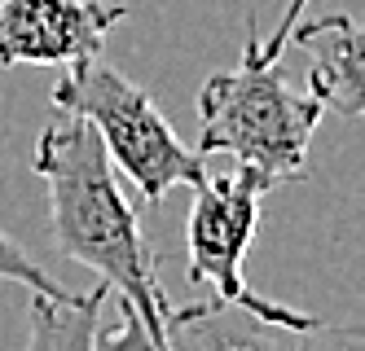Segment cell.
Masks as SVG:
<instances>
[{
    "label": "cell",
    "mask_w": 365,
    "mask_h": 351,
    "mask_svg": "<svg viewBox=\"0 0 365 351\" xmlns=\"http://www.w3.org/2000/svg\"><path fill=\"white\" fill-rule=\"evenodd\" d=\"M31 167L48 189V229L58 251L119 290L123 303L137 308V316L150 325V334L172 347V303L159 281V255L141 233V211L123 198L119 172L97 127L58 110V119L40 132Z\"/></svg>",
    "instance_id": "6da1fadb"
},
{
    "label": "cell",
    "mask_w": 365,
    "mask_h": 351,
    "mask_svg": "<svg viewBox=\"0 0 365 351\" xmlns=\"http://www.w3.org/2000/svg\"><path fill=\"white\" fill-rule=\"evenodd\" d=\"M198 154H229L238 167L264 172L273 184L308 176V145L326 105L286 84L277 62L259 58V26H247L242 62L212 70L198 88Z\"/></svg>",
    "instance_id": "7a4b0ae2"
},
{
    "label": "cell",
    "mask_w": 365,
    "mask_h": 351,
    "mask_svg": "<svg viewBox=\"0 0 365 351\" xmlns=\"http://www.w3.org/2000/svg\"><path fill=\"white\" fill-rule=\"evenodd\" d=\"M53 110L88 119L97 127L110 163L133 180L141 206H159L168 189L176 184L194 189L207 176L202 154L172 132L154 97L137 88L128 75L101 66L97 58L71 62V70L53 84Z\"/></svg>",
    "instance_id": "3957f363"
},
{
    "label": "cell",
    "mask_w": 365,
    "mask_h": 351,
    "mask_svg": "<svg viewBox=\"0 0 365 351\" xmlns=\"http://www.w3.org/2000/svg\"><path fill=\"white\" fill-rule=\"evenodd\" d=\"M273 189V180L255 167H233L225 176H202L194 184V211L185 224V246H190V281L212 285V312L238 308L251 320L282 330H317L326 325V316L312 312H291L282 303H269L247 285L242 259L255 241L259 229V202Z\"/></svg>",
    "instance_id": "277c9868"
},
{
    "label": "cell",
    "mask_w": 365,
    "mask_h": 351,
    "mask_svg": "<svg viewBox=\"0 0 365 351\" xmlns=\"http://www.w3.org/2000/svg\"><path fill=\"white\" fill-rule=\"evenodd\" d=\"M128 18L119 0H0V66H71Z\"/></svg>",
    "instance_id": "5b68a950"
},
{
    "label": "cell",
    "mask_w": 365,
    "mask_h": 351,
    "mask_svg": "<svg viewBox=\"0 0 365 351\" xmlns=\"http://www.w3.org/2000/svg\"><path fill=\"white\" fill-rule=\"evenodd\" d=\"M299 44L308 66V93L317 97L330 115L356 119L365 110V66H361V31L348 14H326L312 22H295L286 48Z\"/></svg>",
    "instance_id": "8992f818"
},
{
    "label": "cell",
    "mask_w": 365,
    "mask_h": 351,
    "mask_svg": "<svg viewBox=\"0 0 365 351\" xmlns=\"http://www.w3.org/2000/svg\"><path fill=\"white\" fill-rule=\"evenodd\" d=\"M172 334H194L198 351H365L361 325H330V320L317 330H282L264 320H255V330H225L216 325V316H202Z\"/></svg>",
    "instance_id": "52a82bcc"
},
{
    "label": "cell",
    "mask_w": 365,
    "mask_h": 351,
    "mask_svg": "<svg viewBox=\"0 0 365 351\" xmlns=\"http://www.w3.org/2000/svg\"><path fill=\"white\" fill-rule=\"evenodd\" d=\"M110 285L97 281L88 294L75 299H48V294H31L27 308V342L22 351H93L97 334V316L106 308Z\"/></svg>",
    "instance_id": "ba28073f"
},
{
    "label": "cell",
    "mask_w": 365,
    "mask_h": 351,
    "mask_svg": "<svg viewBox=\"0 0 365 351\" xmlns=\"http://www.w3.org/2000/svg\"><path fill=\"white\" fill-rule=\"evenodd\" d=\"M0 281H18V285H27L31 294H48V299H75V294H80V290L58 285V281L27 255V246H22V241H14L5 229H0Z\"/></svg>",
    "instance_id": "9c48e42d"
},
{
    "label": "cell",
    "mask_w": 365,
    "mask_h": 351,
    "mask_svg": "<svg viewBox=\"0 0 365 351\" xmlns=\"http://www.w3.org/2000/svg\"><path fill=\"white\" fill-rule=\"evenodd\" d=\"M93 351H172V347L150 334V325L137 316V308L123 303L115 325L101 330V334H93Z\"/></svg>",
    "instance_id": "30bf717a"
},
{
    "label": "cell",
    "mask_w": 365,
    "mask_h": 351,
    "mask_svg": "<svg viewBox=\"0 0 365 351\" xmlns=\"http://www.w3.org/2000/svg\"><path fill=\"white\" fill-rule=\"evenodd\" d=\"M308 9V0H286V9L273 26V36L269 40H259V58L264 62H282V53H286V40H291V26L299 22V14Z\"/></svg>",
    "instance_id": "8fae6325"
}]
</instances>
